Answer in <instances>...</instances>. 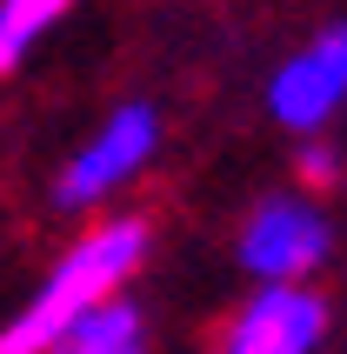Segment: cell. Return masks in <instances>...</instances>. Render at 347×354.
<instances>
[{
	"instance_id": "5",
	"label": "cell",
	"mask_w": 347,
	"mask_h": 354,
	"mask_svg": "<svg viewBox=\"0 0 347 354\" xmlns=\"http://www.w3.org/2000/svg\"><path fill=\"white\" fill-rule=\"evenodd\" d=\"M328 301L314 281H261L221 328V354H321Z\"/></svg>"
},
{
	"instance_id": "2",
	"label": "cell",
	"mask_w": 347,
	"mask_h": 354,
	"mask_svg": "<svg viewBox=\"0 0 347 354\" xmlns=\"http://www.w3.org/2000/svg\"><path fill=\"white\" fill-rule=\"evenodd\" d=\"M160 134H167V127H160L154 100H120L114 114L67 154V167L54 174V207L60 214H87L100 201H114L120 187H134V180L154 167Z\"/></svg>"
},
{
	"instance_id": "1",
	"label": "cell",
	"mask_w": 347,
	"mask_h": 354,
	"mask_svg": "<svg viewBox=\"0 0 347 354\" xmlns=\"http://www.w3.org/2000/svg\"><path fill=\"white\" fill-rule=\"evenodd\" d=\"M147 248H154V221L147 214L87 221V227L60 248V261L40 274V288L0 321V354H47V341H54L67 321H80L87 308L127 295V281L147 268Z\"/></svg>"
},
{
	"instance_id": "4",
	"label": "cell",
	"mask_w": 347,
	"mask_h": 354,
	"mask_svg": "<svg viewBox=\"0 0 347 354\" xmlns=\"http://www.w3.org/2000/svg\"><path fill=\"white\" fill-rule=\"evenodd\" d=\"M341 107H347V20H328L308 47H294L268 74V114H274V127L308 140Z\"/></svg>"
},
{
	"instance_id": "6",
	"label": "cell",
	"mask_w": 347,
	"mask_h": 354,
	"mask_svg": "<svg viewBox=\"0 0 347 354\" xmlns=\"http://www.w3.org/2000/svg\"><path fill=\"white\" fill-rule=\"evenodd\" d=\"M47 354H154V321H147L140 301L114 295L100 308H87L80 321H67L47 341Z\"/></svg>"
},
{
	"instance_id": "8",
	"label": "cell",
	"mask_w": 347,
	"mask_h": 354,
	"mask_svg": "<svg viewBox=\"0 0 347 354\" xmlns=\"http://www.w3.org/2000/svg\"><path fill=\"white\" fill-rule=\"evenodd\" d=\"M334 180H341L334 147H301V194H328Z\"/></svg>"
},
{
	"instance_id": "7",
	"label": "cell",
	"mask_w": 347,
	"mask_h": 354,
	"mask_svg": "<svg viewBox=\"0 0 347 354\" xmlns=\"http://www.w3.org/2000/svg\"><path fill=\"white\" fill-rule=\"evenodd\" d=\"M67 14L74 0H0V74H20Z\"/></svg>"
},
{
	"instance_id": "9",
	"label": "cell",
	"mask_w": 347,
	"mask_h": 354,
	"mask_svg": "<svg viewBox=\"0 0 347 354\" xmlns=\"http://www.w3.org/2000/svg\"><path fill=\"white\" fill-rule=\"evenodd\" d=\"M214 354H221V348H214Z\"/></svg>"
},
{
	"instance_id": "3",
	"label": "cell",
	"mask_w": 347,
	"mask_h": 354,
	"mask_svg": "<svg viewBox=\"0 0 347 354\" xmlns=\"http://www.w3.org/2000/svg\"><path fill=\"white\" fill-rule=\"evenodd\" d=\"M328 248H334V227L321 214V201L301 194V187L294 194H268L234 234V261L254 281H314Z\"/></svg>"
}]
</instances>
